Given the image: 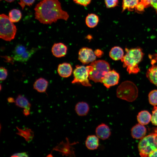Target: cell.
I'll return each mask as SVG.
<instances>
[{
    "label": "cell",
    "instance_id": "8d00e7d4",
    "mask_svg": "<svg viewBox=\"0 0 157 157\" xmlns=\"http://www.w3.org/2000/svg\"><path fill=\"white\" fill-rule=\"evenodd\" d=\"M94 53L96 56L98 57H101L103 54V51L99 49L96 50Z\"/></svg>",
    "mask_w": 157,
    "mask_h": 157
},
{
    "label": "cell",
    "instance_id": "ab89813d",
    "mask_svg": "<svg viewBox=\"0 0 157 157\" xmlns=\"http://www.w3.org/2000/svg\"><path fill=\"white\" fill-rule=\"evenodd\" d=\"M8 101L10 103H15V100H14V99L11 97H9L8 99Z\"/></svg>",
    "mask_w": 157,
    "mask_h": 157
},
{
    "label": "cell",
    "instance_id": "3957f363",
    "mask_svg": "<svg viewBox=\"0 0 157 157\" xmlns=\"http://www.w3.org/2000/svg\"><path fill=\"white\" fill-rule=\"evenodd\" d=\"M87 67L89 71V79L96 83H102L105 75L110 70L109 64L103 60L94 61Z\"/></svg>",
    "mask_w": 157,
    "mask_h": 157
},
{
    "label": "cell",
    "instance_id": "f546056e",
    "mask_svg": "<svg viewBox=\"0 0 157 157\" xmlns=\"http://www.w3.org/2000/svg\"><path fill=\"white\" fill-rule=\"evenodd\" d=\"M106 7L108 8H114L118 5V0H104Z\"/></svg>",
    "mask_w": 157,
    "mask_h": 157
},
{
    "label": "cell",
    "instance_id": "ac0fdd59",
    "mask_svg": "<svg viewBox=\"0 0 157 157\" xmlns=\"http://www.w3.org/2000/svg\"><path fill=\"white\" fill-rule=\"evenodd\" d=\"M48 81L43 78L37 79L33 85L34 89L40 93L46 92L48 85Z\"/></svg>",
    "mask_w": 157,
    "mask_h": 157
},
{
    "label": "cell",
    "instance_id": "277c9868",
    "mask_svg": "<svg viewBox=\"0 0 157 157\" xmlns=\"http://www.w3.org/2000/svg\"><path fill=\"white\" fill-rule=\"evenodd\" d=\"M138 94V88L133 82L128 81L122 83L116 91L117 97L129 102H133L137 98Z\"/></svg>",
    "mask_w": 157,
    "mask_h": 157
},
{
    "label": "cell",
    "instance_id": "52a82bcc",
    "mask_svg": "<svg viewBox=\"0 0 157 157\" xmlns=\"http://www.w3.org/2000/svg\"><path fill=\"white\" fill-rule=\"evenodd\" d=\"M74 79L72 83H80L85 86H91V85L88 79L89 73L87 67L82 65L76 66L73 72Z\"/></svg>",
    "mask_w": 157,
    "mask_h": 157
},
{
    "label": "cell",
    "instance_id": "ee69618b",
    "mask_svg": "<svg viewBox=\"0 0 157 157\" xmlns=\"http://www.w3.org/2000/svg\"></svg>",
    "mask_w": 157,
    "mask_h": 157
},
{
    "label": "cell",
    "instance_id": "30bf717a",
    "mask_svg": "<svg viewBox=\"0 0 157 157\" xmlns=\"http://www.w3.org/2000/svg\"><path fill=\"white\" fill-rule=\"evenodd\" d=\"M119 75L118 73L113 69L110 70L105 75L102 81L104 85L107 88L117 85L118 83Z\"/></svg>",
    "mask_w": 157,
    "mask_h": 157
},
{
    "label": "cell",
    "instance_id": "ffe728a7",
    "mask_svg": "<svg viewBox=\"0 0 157 157\" xmlns=\"http://www.w3.org/2000/svg\"><path fill=\"white\" fill-rule=\"evenodd\" d=\"M18 132L16 134L23 137L25 140L28 142L32 141L34 136V132L30 129L26 127L21 129L16 127Z\"/></svg>",
    "mask_w": 157,
    "mask_h": 157
},
{
    "label": "cell",
    "instance_id": "4dcf8cb0",
    "mask_svg": "<svg viewBox=\"0 0 157 157\" xmlns=\"http://www.w3.org/2000/svg\"><path fill=\"white\" fill-rule=\"evenodd\" d=\"M151 121L152 124L157 126V106H154L152 111Z\"/></svg>",
    "mask_w": 157,
    "mask_h": 157
},
{
    "label": "cell",
    "instance_id": "e0dca14e",
    "mask_svg": "<svg viewBox=\"0 0 157 157\" xmlns=\"http://www.w3.org/2000/svg\"><path fill=\"white\" fill-rule=\"evenodd\" d=\"M88 104L85 101H80L76 104L74 110L77 114L80 116H86L90 110Z\"/></svg>",
    "mask_w": 157,
    "mask_h": 157
},
{
    "label": "cell",
    "instance_id": "44dd1931",
    "mask_svg": "<svg viewBox=\"0 0 157 157\" xmlns=\"http://www.w3.org/2000/svg\"><path fill=\"white\" fill-rule=\"evenodd\" d=\"M151 115L147 111L142 110L140 112L137 116L139 123L143 125L148 124L151 121Z\"/></svg>",
    "mask_w": 157,
    "mask_h": 157
},
{
    "label": "cell",
    "instance_id": "74e56055",
    "mask_svg": "<svg viewBox=\"0 0 157 157\" xmlns=\"http://www.w3.org/2000/svg\"><path fill=\"white\" fill-rule=\"evenodd\" d=\"M30 110L27 109H24L23 113L24 115L27 116L30 114Z\"/></svg>",
    "mask_w": 157,
    "mask_h": 157
},
{
    "label": "cell",
    "instance_id": "7c38bea8",
    "mask_svg": "<svg viewBox=\"0 0 157 157\" xmlns=\"http://www.w3.org/2000/svg\"><path fill=\"white\" fill-rule=\"evenodd\" d=\"M154 59L157 61V53L153 56ZM152 66L147 70L146 76L149 81L157 86V64L151 63Z\"/></svg>",
    "mask_w": 157,
    "mask_h": 157
},
{
    "label": "cell",
    "instance_id": "ba28073f",
    "mask_svg": "<svg viewBox=\"0 0 157 157\" xmlns=\"http://www.w3.org/2000/svg\"><path fill=\"white\" fill-rule=\"evenodd\" d=\"M66 141H62L53 148V151L60 152L63 156L73 157L75 156L74 148L73 146L78 143L77 142L70 143L68 138Z\"/></svg>",
    "mask_w": 157,
    "mask_h": 157
},
{
    "label": "cell",
    "instance_id": "8992f818",
    "mask_svg": "<svg viewBox=\"0 0 157 157\" xmlns=\"http://www.w3.org/2000/svg\"><path fill=\"white\" fill-rule=\"evenodd\" d=\"M140 155L142 157L148 156L157 149V135L154 133L141 139L138 146Z\"/></svg>",
    "mask_w": 157,
    "mask_h": 157
},
{
    "label": "cell",
    "instance_id": "e575fe53",
    "mask_svg": "<svg viewBox=\"0 0 157 157\" xmlns=\"http://www.w3.org/2000/svg\"><path fill=\"white\" fill-rule=\"evenodd\" d=\"M28 154L26 152L15 153L11 156V157H28Z\"/></svg>",
    "mask_w": 157,
    "mask_h": 157
},
{
    "label": "cell",
    "instance_id": "8fae6325",
    "mask_svg": "<svg viewBox=\"0 0 157 157\" xmlns=\"http://www.w3.org/2000/svg\"><path fill=\"white\" fill-rule=\"evenodd\" d=\"M95 133L99 139L103 140L108 139L111 135L109 126L104 123H101L97 126L95 129Z\"/></svg>",
    "mask_w": 157,
    "mask_h": 157
},
{
    "label": "cell",
    "instance_id": "d6a6232c",
    "mask_svg": "<svg viewBox=\"0 0 157 157\" xmlns=\"http://www.w3.org/2000/svg\"><path fill=\"white\" fill-rule=\"evenodd\" d=\"M0 80L1 81L5 80L8 76L7 70L3 67L0 68Z\"/></svg>",
    "mask_w": 157,
    "mask_h": 157
},
{
    "label": "cell",
    "instance_id": "d6986e66",
    "mask_svg": "<svg viewBox=\"0 0 157 157\" xmlns=\"http://www.w3.org/2000/svg\"><path fill=\"white\" fill-rule=\"evenodd\" d=\"M38 49L37 48H32L29 50H26L22 55L13 56L14 59L16 61L24 62L27 61Z\"/></svg>",
    "mask_w": 157,
    "mask_h": 157
},
{
    "label": "cell",
    "instance_id": "2e32d148",
    "mask_svg": "<svg viewBox=\"0 0 157 157\" xmlns=\"http://www.w3.org/2000/svg\"><path fill=\"white\" fill-rule=\"evenodd\" d=\"M72 69L71 65L64 63L59 64L58 67L57 72L59 75L63 78H67L72 74Z\"/></svg>",
    "mask_w": 157,
    "mask_h": 157
},
{
    "label": "cell",
    "instance_id": "836d02e7",
    "mask_svg": "<svg viewBox=\"0 0 157 157\" xmlns=\"http://www.w3.org/2000/svg\"><path fill=\"white\" fill-rule=\"evenodd\" d=\"M76 3L83 6H86L91 3L92 0H72Z\"/></svg>",
    "mask_w": 157,
    "mask_h": 157
},
{
    "label": "cell",
    "instance_id": "1f68e13d",
    "mask_svg": "<svg viewBox=\"0 0 157 157\" xmlns=\"http://www.w3.org/2000/svg\"><path fill=\"white\" fill-rule=\"evenodd\" d=\"M35 0H20L18 2L19 4L23 9L26 5L30 6L34 3Z\"/></svg>",
    "mask_w": 157,
    "mask_h": 157
},
{
    "label": "cell",
    "instance_id": "d590c367",
    "mask_svg": "<svg viewBox=\"0 0 157 157\" xmlns=\"http://www.w3.org/2000/svg\"><path fill=\"white\" fill-rule=\"evenodd\" d=\"M145 8L144 5L141 1L137 6L135 9L138 12H141L143 11Z\"/></svg>",
    "mask_w": 157,
    "mask_h": 157
},
{
    "label": "cell",
    "instance_id": "9a60e30c",
    "mask_svg": "<svg viewBox=\"0 0 157 157\" xmlns=\"http://www.w3.org/2000/svg\"><path fill=\"white\" fill-rule=\"evenodd\" d=\"M85 144L89 150H96L99 146V138L96 135H88L85 140Z\"/></svg>",
    "mask_w": 157,
    "mask_h": 157
},
{
    "label": "cell",
    "instance_id": "83f0119b",
    "mask_svg": "<svg viewBox=\"0 0 157 157\" xmlns=\"http://www.w3.org/2000/svg\"><path fill=\"white\" fill-rule=\"evenodd\" d=\"M27 50L26 48L21 44H18L15 47L13 53V56H18L22 55Z\"/></svg>",
    "mask_w": 157,
    "mask_h": 157
},
{
    "label": "cell",
    "instance_id": "cb8c5ba5",
    "mask_svg": "<svg viewBox=\"0 0 157 157\" xmlns=\"http://www.w3.org/2000/svg\"><path fill=\"white\" fill-rule=\"evenodd\" d=\"M124 51L122 49L118 46L113 47L109 52V56L113 60H117L121 59L123 57Z\"/></svg>",
    "mask_w": 157,
    "mask_h": 157
},
{
    "label": "cell",
    "instance_id": "9c48e42d",
    "mask_svg": "<svg viewBox=\"0 0 157 157\" xmlns=\"http://www.w3.org/2000/svg\"><path fill=\"white\" fill-rule=\"evenodd\" d=\"M78 59L83 64H85L94 61L96 56L91 49L83 47L79 51Z\"/></svg>",
    "mask_w": 157,
    "mask_h": 157
},
{
    "label": "cell",
    "instance_id": "6da1fadb",
    "mask_svg": "<svg viewBox=\"0 0 157 157\" xmlns=\"http://www.w3.org/2000/svg\"><path fill=\"white\" fill-rule=\"evenodd\" d=\"M34 10L35 19L44 24H51L60 19L67 21L69 17L58 0H43L36 5Z\"/></svg>",
    "mask_w": 157,
    "mask_h": 157
},
{
    "label": "cell",
    "instance_id": "5bb4252c",
    "mask_svg": "<svg viewBox=\"0 0 157 157\" xmlns=\"http://www.w3.org/2000/svg\"><path fill=\"white\" fill-rule=\"evenodd\" d=\"M131 135L133 138L141 139L145 136L147 129L143 125L139 123L134 126L131 129Z\"/></svg>",
    "mask_w": 157,
    "mask_h": 157
},
{
    "label": "cell",
    "instance_id": "5b68a950",
    "mask_svg": "<svg viewBox=\"0 0 157 157\" xmlns=\"http://www.w3.org/2000/svg\"><path fill=\"white\" fill-rule=\"evenodd\" d=\"M17 29L8 17L2 14L0 15V37L3 40L10 41L13 39Z\"/></svg>",
    "mask_w": 157,
    "mask_h": 157
},
{
    "label": "cell",
    "instance_id": "f35d334b",
    "mask_svg": "<svg viewBox=\"0 0 157 157\" xmlns=\"http://www.w3.org/2000/svg\"><path fill=\"white\" fill-rule=\"evenodd\" d=\"M148 157H157V149L156 150L151 153L148 156Z\"/></svg>",
    "mask_w": 157,
    "mask_h": 157
},
{
    "label": "cell",
    "instance_id": "7a4b0ae2",
    "mask_svg": "<svg viewBox=\"0 0 157 157\" xmlns=\"http://www.w3.org/2000/svg\"><path fill=\"white\" fill-rule=\"evenodd\" d=\"M126 54L121 59L123 66L126 68L130 74H136L140 71L138 64L142 60L144 56L142 50L140 48L125 49Z\"/></svg>",
    "mask_w": 157,
    "mask_h": 157
},
{
    "label": "cell",
    "instance_id": "484cf974",
    "mask_svg": "<svg viewBox=\"0 0 157 157\" xmlns=\"http://www.w3.org/2000/svg\"><path fill=\"white\" fill-rule=\"evenodd\" d=\"M22 16V13L19 10L14 9L9 12L8 17L10 20L14 23L18 22L21 19Z\"/></svg>",
    "mask_w": 157,
    "mask_h": 157
},
{
    "label": "cell",
    "instance_id": "4fadbf2b",
    "mask_svg": "<svg viewBox=\"0 0 157 157\" xmlns=\"http://www.w3.org/2000/svg\"><path fill=\"white\" fill-rule=\"evenodd\" d=\"M51 51L54 56L61 58L64 56L66 54L67 47L62 43H55L52 47Z\"/></svg>",
    "mask_w": 157,
    "mask_h": 157
},
{
    "label": "cell",
    "instance_id": "7bdbcfd3",
    "mask_svg": "<svg viewBox=\"0 0 157 157\" xmlns=\"http://www.w3.org/2000/svg\"></svg>",
    "mask_w": 157,
    "mask_h": 157
},
{
    "label": "cell",
    "instance_id": "7402d4cb",
    "mask_svg": "<svg viewBox=\"0 0 157 157\" xmlns=\"http://www.w3.org/2000/svg\"><path fill=\"white\" fill-rule=\"evenodd\" d=\"M85 23L87 26L90 28H94L97 26L99 21V16L95 14H89L85 19Z\"/></svg>",
    "mask_w": 157,
    "mask_h": 157
},
{
    "label": "cell",
    "instance_id": "b9f144b4",
    "mask_svg": "<svg viewBox=\"0 0 157 157\" xmlns=\"http://www.w3.org/2000/svg\"><path fill=\"white\" fill-rule=\"evenodd\" d=\"M15 0H5L6 1L8 2H11L14 1Z\"/></svg>",
    "mask_w": 157,
    "mask_h": 157
},
{
    "label": "cell",
    "instance_id": "d4e9b609",
    "mask_svg": "<svg viewBox=\"0 0 157 157\" xmlns=\"http://www.w3.org/2000/svg\"><path fill=\"white\" fill-rule=\"evenodd\" d=\"M141 1V0H123L122 11L126 9L133 10Z\"/></svg>",
    "mask_w": 157,
    "mask_h": 157
},
{
    "label": "cell",
    "instance_id": "603a6c76",
    "mask_svg": "<svg viewBox=\"0 0 157 157\" xmlns=\"http://www.w3.org/2000/svg\"><path fill=\"white\" fill-rule=\"evenodd\" d=\"M15 105L24 109L30 110L31 105L27 99L24 96L19 94L15 100Z\"/></svg>",
    "mask_w": 157,
    "mask_h": 157
},
{
    "label": "cell",
    "instance_id": "f1b7e54d",
    "mask_svg": "<svg viewBox=\"0 0 157 157\" xmlns=\"http://www.w3.org/2000/svg\"><path fill=\"white\" fill-rule=\"evenodd\" d=\"M145 8L151 6L155 10L157 13V0H141Z\"/></svg>",
    "mask_w": 157,
    "mask_h": 157
},
{
    "label": "cell",
    "instance_id": "4316f807",
    "mask_svg": "<svg viewBox=\"0 0 157 157\" xmlns=\"http://www.w3.org/2000/svg\"><path fill=\"white\" fill-rule=\"evenodd\" d=\"M149 103L154 106L157 105V90H154L151 91L148 95Z\"/></svg>",
    "mask_w": 157,
    "mask_h": 157
},
{
    "label": "cell",
    "instance_id": "60d3db41",
    "mask_svg": "<svg viewBox=\"0 0 157 157\" xmlns=\"http://www.w3.org/2000/svg\"><path fill=\"white\" fill-rule=\"evenodd\" d=\"M154 133L157 135V128H156L154 129Z\"/></svg>",
    "mask_w": 157,
    "mask_h": 157
}]
</instances>
